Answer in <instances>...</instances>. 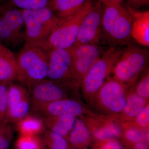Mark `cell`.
I'll use <instances>...</instances> for the list:
<instances>
[{
  "mask_svg": "<svg viewBox=\"0 0 149 149\" xmlns=\"http://www.w3.org/2000/svg\"><path fill=\"white\" fill-rule=\"evenodd\" d=\"M101 2L102 41L113 47L127 45L132 39V16L130 10L122 4L107 1Z\"/></svg>",
  "mask_w": 149,
  "mask_h": 149,
  "instance_id": "obj_1",
  "label": "cell"
},
{
  "mask_svg": "<svg viewBox=\"0 0 149 149\" xmlns=\"http://www.w3.org/2000/svg\"><path fill=\"white\" fill-rule=\"evenodd\" d=\"M16 60V80L27 89L47 78L48 54L43 48L24 45Z\"/></svg>",
  "mask_w": 149,
  "mask_h": 149,
  "instance_id": "obj_2",
  "label": "cell"
},
{
  "mask_svg": "<svg viewBox=\"0 0 149 149\" xmlns=\"http://www.w3.org/2000/svg\"><path fill=\"white\" fill-rule=\"evenodd\" d=\"M122 50L121 47H109L105 50L85 74L80 89L83 98L88 104L112 74Z\"/></svg>",
  "mask_w": 149,
  "mask_h": 149,
  "instance_id": "obj_3",
  "label": "cell"
},
{
  "mask_svg": "<svg viewBox=\"0 0 149 149\" xmlns=\"http://www.w3.org/2000/svg\"><path fill=\"white\" fill-rule=\"evenodd\" d=\"M149 57L147 49L130 43L123 49L113 70V77L130 88L148 67Z\"/></svg>",
  "mask_w": 149,
  "mask_h": 149,
  "instance_id": "obj_4",
  "label": "cell"
},
{
  "mask_svg": "<svg viewBox=\"0 0 149 149\" xmlns=\"http://www.w3.org/2000/svg\"><path fill=\"white\" fill-rule=\"evenodd\" d=\"M20 10L25 26L24 45L43 48L59 19L49 7Z\"/></svg>",
  "mask_w": 149,
  "mask_h": 149,
  "instance_id": "obj_5",
  "label": "cell"
},
{
  "mask_svg": "<svg viewBox=\"0 0 149 149\" xmlns=\"http://www.w3.org/2000/svg\"><path fill=\"white\" fill-rule=\"evenodd\" d=\"M129 90L125 84L110 77L93 98L89 108L97 114L116 116L125 106Z\"/></svg>",
  "mask_w": 149,
  "mask_h": 149,
  "instance_id": "obj_6",
  "label": "cell"
},
{
  "mask_svg": "<svg viewBox=\"0 0 149 149\" xmlns=\"http://www.w3.org/2000/svg\"><path fill=\"white\" fill-rule=\"evenodd\" d=\"M94 2L90 0L83 8L66 18L59 19L48 37L43 49L47 52L55 49H69L74 45L83 19Z\"/></svg>",
  "mask_w": 149,
  "mask_h": 149,
  "instance_id": "obj_7",
  "label": "cell"
},
{
  "mask_svg": "<svg viewBox=\"0 0 149 149\" xmlns=\"http://www.w3.org/2000/svg\"><path fill=\"white\" fill-rule=\"evenodd\" d=\"M69 49L72 58V85L79 91L85 74L105 50L100 45L91 44L73 46Z\"/></svg>",
  "mask_w": 149,
  "mask_h": 149,
  "instance_id": "obj_8",
  "label": "cell"
},
{
  "mask_svg": "<svg viewBox=\"0 0 149 149\" xmlns=\"http://www.w3.org/2000/svg\"><path fill=\"white\" fill-rule=\"evenodd\" d=\"M28 91L31 100V109L55 101L79 97V93L72 88L47 78L32 85Z\"/></svg>",
  "mask_w": 149,
  "mask_h": 149,
  "instance_id": "obj_9",
  "label": "cell"
},
{
  "mask_svg": "<svg viewBox=\"0 0 149 149\" xmlns=\"http://www.w3.org/2000/svg\"><path fill=\"white\" fill-rule=\"evenodd\" d=\"M47 78L77 91L72 85V58L70 49H55L49 51Z\"/></svg>",
  "mask_w": 149,
  "mask_h": 149,
  "instance_id": "obj_10",
  "label": "cell"
},
{
  "mask_svg": "<svg viewBox=\"0 0 149 149\" xmlns=\"http://www.w3.org/2000/svg\"><path fill=\"white\" fill-rule=\"evenodd\" d=\"M102 14L101 1L97 0L83 19L73 46L87 44L100 45L102 40Z\"/></svg>",
  "mask_w": 149,
  "mask_h": 149,
  "instance_id": "obj_11",
  "label": "cell"
},
{
  "mask_svg": "<svg viewBox=\"0 0 149 149\" xmlns=\"http://www.w3.org/2000/svg\"><path fill=\"white\" fill-rule=\"evenodd\" d=\"M40 117L43 118L71 115L82 117L95 113L78 98H68L55 101L31 109Z\"/></svg>",
  "mask_w": 149,
  "mask_h": 149,
  "instance_id": "obj_12",
  "label": "cell"
},
{
  "mask_svg": "<svg viewBox=\"0 0 149 149\" xmlns=\"http://www.w3.org/2000/svg\"><path fill=\"white\" fill-rule=\"evenodd\" d=\"M25 26L20 10L13 7L0 19V38L13 49L24 43Z\"/></svg>",
  "mask_w": 149,
  "mask_h": 149,
  "instance_id": "obj_13",
  "label": "cell"
},
{
  "mask_svg": "<svg viewBox=\"0 0 149 149\" xmlns=\"http://www.w3.org/2000/svg\"><path fill=\"white\" fill-rule=\"evenodd\" d=\"M80 118L89 128L93 141L120 139L121 137L122 125L116 116H107L95 113Z\"/></svg>",
  "mask_w": 149,
  "mask_h": 149,
  "instance_id": "obj_14",
  "label": "cell"
},
{
  "mask_svg": "<svg viewBox=\"0 0 149 149\" xmlns=\"http://www.w3.org/2000/svg\"><path fill=\"white\" fill-rule=\"evenodd\" d=\"M31 106L28 90L21 84H11L8 88V110L5 120L16 123L28 114Z\"/></svg>",
  "mask_w": 149,
  "mask_h": 149,
  "instance_id": "obj_15",
  "label": "cell"
},
{
  "mask_svg": "<svg viewBox=\"0 0 149 149\" xmlns=\"http://www.w3.org/2000/svg\"><path fill=\"white\" fill-rule=\"evenodd\" d=\"M132 16L131 36L140 45L149 46V11H139L128 7Z\"/></svg>",
  "mask_w": 149,
  "mask_h": 149,
  "instance_id": "obj_16",
  "label": "cell"
},
{
  "mask_svg": "<svg viewBox=\"0 0 149 149\" xmlns=\"http://www.w3.org/2000/svg\"><path fill=\"white\" fill-rule=\"evenodd\" d=\"M69 149H88L93 142L89 128L81 118L77 117L67 139Z\"/></svg>",
  "mask_w": 149,
  "mask_h": 149,
  "instance_id": "obj_17",
  "label": "cell"
},
{
  "mask_svg": "<svg viewBox=\"0 0 149 149\" xmlns=\"http://www.w3.org/2000/svg\"><path fill=\"white\" fill-rule=\"evenodd\" d=\"M149 100L138 95L129 88L126 104L123 110L116 116L120 123L133 120L149 104Z\"/></svg>",
  "mask_w": 149,
  "mask_h": 149,
  "instance_id": "obj_18",
  "label": "cell"
},
{
  "mask_svg": "<svg viewBox=\"0 0 149 149\" xmlns=\"http://www.w3.org/2000/svg\"><path fill=\"white\" fill-rule=\"evenodd\" d=\"M71 115L43 118L46 128L64 137L67 140L74 125L76 118Z\"/></svg>",
  "mask_w": 149,
  "mask_h": 149,
  "instance_id": "obj_19",
  "label": "cell"
},
{
  "mask_svg": "<svg viewBox=\"0 0 149 149\" xmlns=\"http://www.w3.org/2000/svg\"><path fill=\"white\" fill-rule=\"evenodd\" d=\"M90 0H52L49 8L59 19L71 16L83 8Z\"/></svg>",
  "mask_w": 149,
  "mask_h": 149,
  "instance_id": "obj_20",
  "label": "cell"
},
{
  "mask_svg": "<svg viewBox=\"0 0 149 149\" xmlns=\"http://www.w3.org/2000/svg\"><path fill=\"white\" fill-rule=\"evenodd\" d=\"M16 129L20 135H37L44 133L46 125L42 118L29 114L16 123Z\"/></svg>",
  "mask_w": 149,
  "mask_h": 149,
  "instance_id": "obj_21",
  "label": "cell"
},
{
  "mask_svg": "<svg viewBox=\"0 0 149 149\" xmlns=\"http://www.w3.org/2000/svg\"><path fill=\"white\" fill-rule=\"evenodd\" d=\"M123 131L119 139L128 149L133 144L140 141H145L149 143V130L144 131L131 126L122 125Z\"/></svg>",
  "mask_w": 149,
  "mask_h": 149,
  "instance_id": "obj_22",
  "label": "cell"
},
{
  "mask_svg": "<svg viewBox=\"0 0 149 149\" xmlns=\"http://www.w3.org/2000/svg\"><path fill=\"white\" fill-rule=\"evenodd\" d=\"M43 139L37 135H20L15 143V149H44Z\"/></svg>",
  "mask_w": 149,
  "mask_h": 149,
  "instance_id": "obj_23",
  "label": "cell"
},
{
  "mask_svg": "<svg viewBox=\"0 0 149 149\" xmlns=\"http://www.w3.org/2000/svg\"><path fill=\"white\" fill-rule=\"evenodd\" d=\"M43 140L49 149H69L68 141L58 133L48 129L44 132Z\"/></svg>",
  "mask_w": 149,
  "mask_h": 149,
  "instance_id": "obj_24",
  "label": "cell"
},
{
  "mask_svg": "<svg viewBox=\"0 0 149 149\" xmlns=\"http://www.w3.org/2000/svg\"><path fill=\"white\" fill-rule=\"evenodd\" d=\"M130 88L138 95L149 100V67Z\"/></svg>",
  "mask_w": 149,
  "mask_h": 149,
  "instance_id": "obj_25",
  "label": "cell"
},
{
  "mask_svg": "<svg viewBox=\"0 0 149 149\" xmlns=\"http://www.w3.org/2000/svg\"><path fill=\"white\" fill-rule=\"evenodd\" d=\"M13 7L19 10H35L49 7L52 0H9Z\"/></svg>",
  "mask_w": 149,
  "mask_h": 149,
  "instance_id": "obj_26",
  "label": "cell"
},
{
  "mask_svg": "<svg viewBox=\"0 0 149 149\" xmlns=\"http://www.w3.org/2000/svg\"><path fill=\"white\" fill-rule=\"evenodd\" d=\"M121 124L144 131L149 130V104L133 120Z\"/></svg>",
  "mask_w": 149,
  "mask_h": 149,
  "instance_id": "obj_27",
  "label": "cell"
},
{
  "mask_svg": "<svg viewBox=\"0 0 149 149\" xmlns=\"http://www.w3.org/2000/svg\"><path fill=\"white\" fill-rule=\"evenodd\" d=\"M9 123L0 122V149H8L13 139V133Z\"/></svg>",
  "mask_w": 149,
  "mask_h": 149,
  "instance_id": "obj_28",
  "label": "cell"
},
{
  "mask_svg": "<svg viewBox=\"0 0 149 149\" xmlns=\"http://www.w3.org/2000/svg\"><path fill=\"white\" fill-rule=\"evenodd\" d=\"M92 149H127L119 139H113L94 141Z\"/></svg>",
  "mask_w": 149,
  "mask_h": 149,
  "instance_id": "obj_29",
  "label": "cell"
},
{
  "mask_svg": "<svg viewBox=\"0 0 149 149\" xmlns=\"http://www.w3.org/2000/svg\"><path fill=\"white\" fill-rule=\"evenodd\" d=\"M8 87L7 84H0V117L5 120L8 110Z\"/></svg>",
  "mask_w": 149,
  "mask_h": 149,
  "instance_id": "obj_30",
  "label": "cell"
},
{
  "mask_svg": "<svg viewBox=\"0 0 149 149\" xmlns=\"http://www.w3.org/2000/svg\"><path fill=\"white\" fill-rule=\"evenodd\" d=\"M128 7L136 10L148 5L149 0H127Z\"/></svg>",
  "mask_w": 149,
  "mask_h": 149,
  "instance_id": "obj_31",
  "label": "cell"
},
{
  "mask_svg": "<svg viewBox=\"0 0 149 149\" xmlns=\"http://www.w3.org/2000/svg\"><path fill=\"white\" fill-rule=\"evenodd\" d=\"M128 149H149V143L145 141H140L133 144Z\"/></svg>",
  "mask_w": 149,
  "mask_h": 149,
  "instance_id": "obj_32",
  "label": "cell"
},
{
  "mask_svg": "<svg viewBox=\"0 0 149 149\" xmlns=\"http://www.w3.org/2000/svg\"><path fill=\"white\" fill-rule=\"evenodd\" d=\"M101 1H107L112 2H114L117 3L122 4L124 0H101Z\"/></svg>",
  "mask_w": 149,
  "mask_h": 149,
  "instance_id": "obj_33",
  "label": "cell"
},
{
  "mask_svg": "<svg viewBox=\"0 0 149 149\" xmlns=\"http://www.w3.org/2000/svg\"><path fill=\"white\" fill-rule=\"evenodd\" d=\"M2 120H2L1 118L0 117V122H1V121H2Z\"/></svg>",
  "mask_w": 149,
  "mask_h": 149,
  "instance_id": "obj_34",
  "label": "cell"
},
{
  "mask_svg": "<svg viewBox=\"0 0 149 149\" xmlns=\"http://www.w3.org/2000/svg\"><path fill=\"white\" fill-rule=\"evenodd\" d=\"M69 149H72V148H70Z\"/></svg>",
  "mask_w": 149,
  "mask_h": 149,
  "instance_id": "obj_35",
  "label": "cell"
},
{
  "mask_svg": "<svg viewBox=\"0 0 149 149\" xmlns=\"http://www.w3.org/2000/svg\"><path fill=\"white\" fill-rule=\"evenodd\" d=\"M44 149H46L44 148Z\"/></svg>",
  "mask_w": 149,
  "mask_h": 149,
  "instance_id": "obj_36",
  "label": "cell"
}]
</instances>
